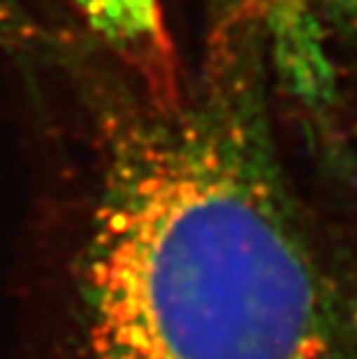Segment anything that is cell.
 I'll list each match as a JSON object with an SVG mask.
<instances>
[{
  "label": "cell",
  "mask_w": 357,
  "mask_h": 359,
  "mask_svg": "<svg viewBox=\"0 0 357 359\" xmlns=\"http://www.w3.org/2000/svg\"><path fill=\"white\" fill-rule=\"evenodd\" d=\"M253 0L179 100L107 123L81 264L86 359H357V273L278 163Z\"/></svg>",
  "instance_id": "obj_1"
},
{
  "label": "cell",
  "mask_w": 357,
  "mask_h": 359,
  "mask_svg": "<svg viewBox=\"0 0 357 359\" xmlns=\"http://www.w3.org/2000/svg\"><path fill=\"white\" fill-rule=\"evenodd\" d=\"M86 26L135 72L147 100H179L186 83L165 26L161 0H70Z\"/></svg>",
  "instance_id": "obj_2"
},
{
  "label": "cell",
  "mask_w": 357,
  "mask_h": 359,
  "mask_svg": "<svg viewBox=\"0 0 357 359\" xmlns=\"http://www.w3.org/2000/svg\"><path fill=\"white\" fill-rule=\"evenodd\" d=\"M309 3L339 35L357 42V0H309Z\"/></svg>",
  "instance_id": "obj_3"
},
{
  "label": "cell",
  "mask_w": 357,
  "mask_h": 359,
  "mask_svg": "<svg viewBox=\"0 0 357 359\" xmlns=\"http://www.w3.org/2000/svg\"><path fill=\"white\" fill-rule=\"evenodd\" d=\"M0 37L12 42H30L37 37L33 21L26 17L17 0H0Z\"/></svg>",
  "instance_id": "obj_4"
}]
</instances>
